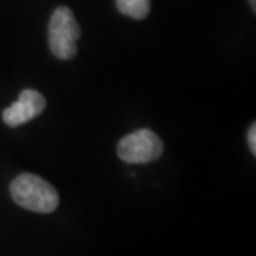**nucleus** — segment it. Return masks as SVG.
Returning a JSON list of instances; mask_svg holds the SVG:
<instances>
[{"mask_svg": "<svg viewBox=\"0 0 256 256\" xmlns=\"http://www.w3.org/2000/svg\"><path fill=\"white\" fill-rule=\"evenodd\" d=\"M10 195L18 206L37 214H50L58 206V194L46 180L34 174L18 175L10 184Z\"/></svg>", "mask_w": 256, "mask_h": 256, "instance_id": "obj_1", "label": "nucleus"}, {"mask_svg": "<svg viewBox=\"0 0 256 256\" xmlns=\"http://www.w3.org/2000/svg\"><path fill=\"white\" fill-rule=\"evenodd\" d=\"M164 152V144L154 131L142 128L124 138L117 146V156L128 164H148L158 160Z\"/></svg>", "mask_w": 256, "mask_h": 256, "instance_id": "obj_3", "label": "nucleus"}, {"mask_svg": "<svg viewBox=\"0 0 256 256\" xmlns=\"http://www.w3.org/2000/svg\"><path fill=\"white\" fill-rule=\"evenodd\" d=\"M80 36L82 30L73 12L66 6L57 8L48 24V46L52 53L60 60L73 58Z\"/></svg>", "mask_w": 256, "mask_h": 256, "instance_id": "obj_2", "label": "nucleus"}, {"mask_svg": "<svg viewBox=\"0 0 256 256\" xmlns=\"http://www.w3.org/2000/svg\"><path fill=\"white\" fill-rule=\"evenodd\" d=\"M250 3H252V9H256V4H255V0H250Z\"/></svg>", "mask_w": 256, "mask_h": 256, "instance_id": "obj_7", "label": "nucleus"}, {"mask_svg": "<svg viewBox=\"0 0 256 256\" xmlns=\"http://www.w3.org/2000/svg\"><path fill=\"white\" fill-rule=\"evenodd\" d=\"M46 108V98L36 90H23L18 100L3 111V121L9 127H18L36 118Z\"/></svg>", "mask_w": 256, "mask_h": 256, "instance_id": "obj_4", "label": "nucleus"}, {"mask_svg": "<svg viewBox=\"0 0 256 256\" xmlns=\"http://www.w3.org/2000/svg\"><path fill=\"white\" fill-rule=\"evenodd\" d=\"M248 144L250 148L252 156H256V126L252 124L249 131H248Z\"/></svg>", "mask_w": 256, "mask_h": 256, "instance_id": "obj_6", "label": "nucleus"}, {"mask_svg": "<svg viewBox=\"0 0 256 256\" xmlns=\"http://www.w3.org/2000/svg\"><path fill=\"white\" fill-rule=\"evenodd\" d=\"M117 9L124 14L136 20H142L148 16L151 9L150 0H116Z\"/></svg>", "mask_w": 256, "mask_h": 256, "instance_id": "obj_5", "label": "nucleus"}]
</instances>
